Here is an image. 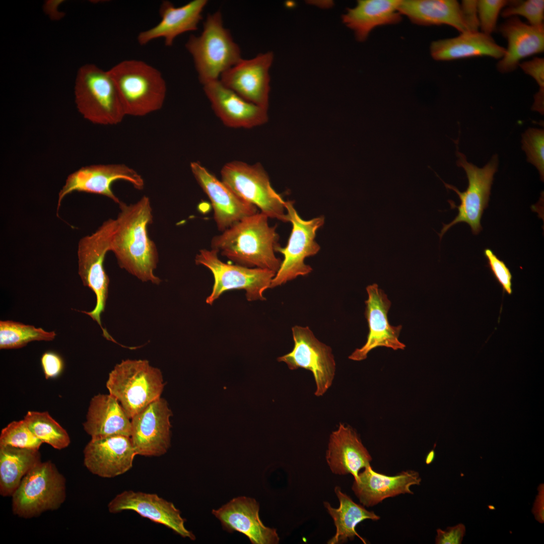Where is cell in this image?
Wrapping results in <instances>:
<instances>
[{"instance_id": "cell-1", "label": "cell", "mask_w": 544, "mask_h": 544, "mask_svg": "<svg viewBox=\"0 0 544 544\" xmlns=\"http://www.w3.org/2000/svg\"><path fill=\"white\" fill-rule=\"evenodd\" d=\"M118 206L110 251L121 268L143 282L160 284L161 279L154 274L159 261L158 250L148 233L153 220L149 197L144 195L128 205L120 201Z\"/></svg>"}, {"instance_id": "cell-2", "label": "cell", "mask_w": 544, "mask_h": 544, "mask_svg": "<svg viewBox=\"0 0 544 544\" xmlns=\"http://www.w3.org/2000/svg\"><path fill=\"white\" fill-rule=\"evenodd\" d=\"M262 212L246 217L211 240V248L235 264L267 269L276 273L282 261L275 254L279 235Z\"/></svg>"}, {"instance_id": "cell-3", "label": "cell", "mask_w": 544, "mask_h": 544, "mask_svg": "<svg viewBox=\"0 0 544 544\" xmlns=\"http://www.w3.org/2000/svg\"><path fill=\"white\" fill-rule=\"evenodd\" d=\"M108 71L126 115L144 116L162 107L166 84L157 69L142 60L128 59L118 63Z\"/></svg>"}, {"instance_id": "cell-4", "label": "cell", "mask_w": 544, "mask_h": 544, "mask_svg": "<svg viewBox=\"0 0 544 544\" xmlns=\"http://www.w3.org/2000/svg\"><path fill=\"white\" fill-rule=\"evenodd\" d=\"M185 47L192 57L202 85L219 80L222 74L242 58L239 46L224 27L220 11L208 15L201 34L190 36Z\"/></svg>"}, {"instance_id": "cell-5", "label": "cell", "mask_w": 544, "mask_h": 544, "mask_svg": "<svg viewBox=\"0 0 544 544\" xmlns=\"http://www.w3.org/2000/svg\"><path fill=\"white\" fill-rule=\"evenodd\" d=\"M77 108L96 124L116 125L126 116L115 83L108 71L86 64L78 71L74 87Z\"/></svg>"}, {"instance_id": "cell-6", "label": "cell", "mask_w": 544, "mask_h": 544, "mask_svg": "<svg viewBox=\"0 0 544 544\" xmlns=\"http://www.w3.org/2000/svg\"><path fill=\"white\" fill-rule=\"evenodd\" d=\"M165 386L162 372L147 360L126 359L117 364L106 382L109 394L131 419L161 397Z\"/></svg>"}, {"instance_id": "cell-7", "label": "cell", "mask_w": 544, "mask_h": 544, "mask_svg": "<svg viewBox=\"0 0 544 544\" xmlns=\"http://www.w3.org/2000/svg\"><path fill=\"white\" fill-rule=\"evenodd\" d=\"M115 220L109 219L91 235L82 237L78 246V273L84 286L89 287L96 295V303L91 311L82 312L90 316L100 325L103 336L108 340L114 339L101 324V314L104 311L108 295L109 279L104 262L110 251Z\"/></svg>"}, {"instance_id": "cell-8", "label": "cell", "mask_w": 544, "mask_h": 544, "mask_svg": "<svg viewBox=\"0 0 544 544\" xmlns=\"http://www.w3.org/2000/svg\"><path fill=\"white\" fill-rule=\"evenodd\" d=\"M66 480L51 461H41L22 479L12 495L13 514L28 519L55 510L66 496Z\"/></svg>"}, {"instance_id": "cell-9", "label": "cell", "mask_w": 544, "mask_h": 544, "mask_svg": "<svg viewBox=\"0 0 544 544\" xmlns=\"http://www.w3.org/2000/svg\"><path fill=\"white\" fill-rule=\"evenodd\" d=\"M456 154L458 158L457 165L464 170L468 184L466 190L461 192L456 187L444 182L440 178L446 188L456 193L460 200V204L458 206H456L452 200H448L451 209L457 208L458 213L450 223L447 224L443 223L441 232L438 233L440 240L449 228L458 223L468 224L474 235L478 234L482 230L481 219L484 210L488 206L494 175L497 171L498 165L497 155L493 156L484 167L479 168L469 163L466 156L459 152L457 146Z\"/></svg>"}, {"instance_id": "cell-10", "label": "cell", "mask_w": 544, "mask_h": 544, "mask_svg": "<svg viewBox=\"0 0 544 544\" xmlns=\"http://www.w3.org/2000/svg\"><path fill=\"white\" fill-rule=\"evenodd\" d=\"M221 175V180L234 192L259 208L268 218L288 222L286 201L272 187L260 164L230 162L222 167Z\"/></svg>"}, {"instance_id": "cell-11", "label": "cell", "mask_w": 544, "mask_h": 544, "mask_svg": "<svg viewBox=\"0 0 544 544\" xmlns=\"http://www.w3.org/2000/svg\"><path fill=\"white\" fill-rule=\"evenodd\" d=\"M218 253L213 249H203L195 257V263L208 268L214 278L212 292L206 299L207 304H212L224 292L235 289L245 290L249 301L265 299L263 292L270 288L276 272L226 263L219 258Z\"/></svg>"}, {"instance_id": "cell-12", "label": "cell", "mask_w": 544, "mask_h": 544, "mask_svg": "<svg viewBox=\"0 0 544 544\" xmlns=\"http://www.w3.org/2000/svg\"><path fill=\"white\" fill-rule=\"evenodd\" d=\"M293 203L292 201H286L288 220L292 224V229L286 246L282 247L279 245L276 248V252L282 254L284 259L270 288L281 286L298 276L311 273L312 268L304 263V259L316 254L320 248L314 239L316 231L324 224V218L320 216L304 220L298 215Z\"/></svg>"}, {"instance_id": "cell-13", "label": "cell", "mask_w": 544, "mask_h": 544, "mask_svg": "<svg viewBox=\"0 0 544 544\" xmlns=\"http://www.w3.org/2000/svg\"><path fill=\"white\" fill-rule=\"evenodd\" d=\"M294 346L290 353L278 358L290 370L301 368L314 376L317 396H322L331 386L335 372V363L330 347L320 342L308 326L292 328Z\"/></svg>"}, {"instance_id": "cell-14", "label": "cell", "mask_w": 544, "mask_h": 544, "mask_svg": "<svg viewBox=\"0 0 544 544\" xmlns=\"http://www.w3.org/2000/svg\"><path fill=\"white\" fill-rule=\"evenodd\" d=\"M118 180L130 183L134 188L142 190L145 182L135 170L124 164H95L86 166L70 174L58 193L57 214L63 198L74 192H83L105 196L118 205L120 199L112 189Z\"/></svg>"}, {"instance_id": "cell-15", "label": "cell", "mask_w": 544, "mask_h": 544, "mask_svg": "<svg viewBox=\"0 0 544 544\" xmlns=\"http://www.w3.org/2000/svg\"><path fill=\"white\" fill-rule=\"evenodd\" d=\"M172 412L167 401L160 397L131 419L130 438L137 455L160 456L171 445Z\"/></svg>"}, {"instance_id": "cell-16", "label": "cell", "mask_w": 544, "mask_h": 544, "mask_svg": "<svg viewBox=\"0 0 544 544\" xmlns=\"http://www.w3.org/2000/svg\"><path fill=\"white\" fill-rule=\"evenodd\" d=\"M274 56L272 52L268 51L252 58H242L222 74L220 81L245 100L267 109L269 69Z\"/></svg>"}, {"instance_id": "cell-17", "label": "cell", "mask_w": 544, "mask_h": 544, "mask_svg": "<svg viewBox=\"0 0 544 544\" xmlns=\"http://www.w3.org/2000/svg\"><path fill=\"white\" fill-rule=\"evenodd\" d=\"M366 291L368 299L365 302V316L369 332L364 346L356 349L349 356L350 359L356 361L366 359L368 353L378 347L403 350L406 347L398 339L402 326H393L389 322L388 313L391 302L387 295L375 283L368 286Z\"/></svg>"}, {"instance_id": "cell-18", "label": "cell", "mask_w": 544, "mask_h": 544, "mask_svg": "<svg viewBox=\"0 0 544 544\" xmlns=\"http://www.w3.org/2000/svg\"><path fill=\"white\" fill-rule=\"evenodd\" d=\"M110 513L125 510L135 512L144 518L163 525L183 538L195 539L193 533L186 528L185 519L172 502L156 494L126 490L117 495L108 504Z\"/></svg>"}, {"instance_id": "cell-19", "label": "cell", "mask_w": 544, "mask_h": 544, "mask_svg": "<svg viewBox=\"0 0 544 544\" xmlns=\"http://www.w3.org/2000/svg\"><path fill=\"white\" fill-rule=\"evenodd\" d=\"M196 182L211 201L214 219L222 232L243 218L258 212L257 208L246 201L222 180H219L198 162L190 164Z\"/></svg>"}, {"instance_id": "cell-20", "label": "cell", "mask_w": 544, "mask_h": 544, "mask_svg": "<svg viewBox=\"0 0 544 544\" xmlns=\"http://www.w3.org/2000/svg\"><path fill=\"white\" fill-rule=\"evenodd\" d=\"M84 464L92 474L112 478L130 470L137 455L130 437L91 439L83 450Z\"/></svg>"}, {"instance_id": "cell-21", "label": "cell", "mask_w": 544, "mask_h": 544, "mask_svg": "<svg viewBox=\"0 0 544 544\" xmlns=\"http://www.w3.org/2000/svg\"><path fill=\"white\" fill-rule=\"evenodd\" d=\"M259 505L253 498L241 496L232 499L212 514L224 530L238 531L253 544H277L280 538L275 528L265 526L259 516Z\"/></svg>"}, {"instance_id": "cell-22", "label": "cell", "mask_w": 544, "mask_h": 544, "mask_svg": "<svg viewBox=\"0 0 544 544\" xmlns=\"http://www.w3.org/2000/svg\"><path fill=\"white\" fill-rule=\"evenodd\" d=\"M216 115L226 126L250 128L265 123L267 109L247 101L217 80L203 85Z\"/></svg>"}, {"instance_id": "cell-23", "label": "cell", "mask_w": 544, "mask_h": 544, "mask_svg": "<svg viewBox=\"0 0 544 544\" xmlns=\"http://www.w3.org/2000/svg\"><path fill=\"white\" fill-rule=\"evenodd\" d=\"M207 3V0H193L175 7L168 1H163L159 9L161 21L151 29L140 32L137 37L138 43L144 45L162 38L166 46H171L179 35L197 30Z\"/></svg>"}, {"instance_id": "cell-24", "label": "cell", "mask_w": 544, "mask_h": 544, "mask_svg": "<svg viewBox=\"0 0 544 544\" xmlns=\"http://www.w3.org/2000/svg\"><path fill=\"white\" fill-rule=\"evenodd\" d=\"M359 472L352 487L360 502L367 507H372L384 499L400 494H413L410 487L420 485L421 478L413 470L402 471L393 476L374 471L371 465Z\"/></svg>"}, {"instance_id": "cell-25", "label": "cell", "mask_w": 544, "mask_h": 544, "mask_svg": "<svg viewBox=\"0 0 544 544\" xmlns=\"http://www.w3.org/2000/svg\"><path fill=\"white\" fill-rule=\"evenodd\" d=\"M508 42L503 57L497 67L502 73L514 71L522 59L544 50V25L526 24L517 17L508 18L499 28Z\"/></svg>"}, {"instance_id": "cell-26", "label": "cell", "mask_w": 544, "mask_h": 544, "mask_svg": "<svg viewBox=\"0 0 544 544\" xmlns=\"http://www.w3.org/2000/svg\"><path fill=\"white\" fill-rule=\"evenodd\" d=\"M326 462L334 474H351L357 478L359 471L370 465L372 457L352 427L340 423L330 435Z\"/></svg>"}, {"instance_id": "cell-27", "label": "cell", "mask_w": 544, "mask_h": 544, "mask_svg": "<svg viewBox=\"0 0 544 544\" xmlns=\"http://www.w3.org/2000/svg\"><path fill=\"white\" fill-rule=\"evenodd\" d=\"M130 420L114 397L98 394L90 400L83 426L93 439L117 435L130 437Z\"/></svg>"}, {"instance_id": "cell-28", "label": "cell", "mask_w": 544, "mask_h": 544, "mask_svg": "<svg viewBox=\"0 0 544 544\" xmlns=\"http://www.w3.org/2000/svg\"><path fill=\"white\" fill-rule=\"evenodd\" d=\"M430 50L433 58L439 61L483 56L501 59L506 53V48L491 35L479 31H465L455 37L434 41Z\"/></svg>"}, {"instance_id": "cell-29", "label": "cell", "mask_w": 544, "mask_h": 544, "mask_svg": "<svg viewBox=\"0 0 544 544\" xmlns=\"http://www.w3.org/2000/svg\"><path fill=\"white\" fill-rule=\"evenodd\" d=\"M399 3L400 0H359L342 15V22L353 31L358 41L363 42L375 28L401 21Z\"/></svg>"}, {"instance_id": "cell-30", "label": "cell", "mask_w": 544, "mask_h": 544, "mask_svg": "<svg viewBox=\"0 0 544 544\" xmlns=\"http://www.w3.org/2000/svg\"><path fill=\"white\" fill-rule=\"evenodd\" d=\"M398 11L417 25H447L460 33L467 31L455 0H400Z\"/></svg>"}, {"instance_id": "cell-31", "label": "cell", "mask_w": 544, "mask_h": 544, "mask_svg": "<svg viewBox=\"0 0 544 544\" xmlns=\"http://www.w3.org/2000/svg\"><path fill=\"white\" fill-rule=\"evenodd\" d=\"M334 491L339 502V507L334 508L328 502H324L336 527L335 535L327 543H343L357 536L363 543H366L364 538L357 532L356 527L365 519L378 520L380 519V516L373 511L367 510L363 506L356 503L349 496L342 492L339 487H335Z\"/></svg>"}, {"instance_id": "cell-32", "label": "cell", "mask_w": 544, "mask_h": 544, "mask_svg": "<svg viewBox=\"0 0 544 544\" xmlns=\"http://www.w3.org/2000/svg\"><path fill=\"white\" fill-rule=\"evenodd\" d=\"M39 450L0 446V494L12 496L23 477L40 462Z\"/></svg>"}, {"instance_id": "cell-33", "label": "cell", "mask_w": 544, "mask_h": 544, "mask_svg": "<svg viewBox=\"0 0 544 544\" xmlns=\"http://www.w3.org/2000/svg\"><path fill=\"white\" fill-rule=\"evenodd\" d=\"M24 420L42 443H47L58 450L64 449L70 444L66 431L47 412L29 411Z\"/></svg>"}, {"instance_id": "cell-34", "label": "cell", "mask_w": 544, "mask_h": 544, "mask_svg": "<svg viewBox=\"0 0 544 544\" xmlns=\"http://www.w3.org/2000/svg\"><path fill=\"white\" fill-rule=\"evenodd\" d=\"M55 331L11 320L0 321V349H13L25 347L32 341H51Z\"/></svg>"}, {"instance_id": "cell-35", "label": "cell", "mask_w": 544, "mask_h": 544, "mask_svg": "<svg viewBox=\"0 0 544 544\" xmlns=\"http://www.w3.org/2000/svg\"><path fill=\"white\" fill-rule=\"evenodd\" d=\"M42 444L24 419L12 422L1 431L0 446H10L39 450Z\"/></svg>"}, {"instance_id": "cell-36", "label": "cell", "mask_w": 544, "mask_h": 544, "mask_svg": "<svg viewBox=\"0 0 544 544\" xmlns=\"http://www.w3.org/2000/svg\"><path fill=\"white\" fill-rule=\"evenodd\" d=\"M521 16L533 26L543 25L544 1H510L501 11V16L508 18Z\"/></svg>"}, {"instance_id": "cell-37", "label": "cell", "mask_w": 544, "mask_h": 544, "mask_svg": "<svg viewBox=\"0 0 544 544\" xmlns=\"http://www.w3.org/2000/svg\"><path fill=\"white\" fill-rule=\"evenodd\" d=\"M522 149L527 161L538 170L540 179L544 178V131L543 129L529 128L522 135Z\"/></svg>"}, {"instance_id": "cell-38", "label": "cell", "mask_w": 544, "mask_h": 544, "mask_svg": "<svg viewBox=\"0 0 544 544\" xmlns=\"http://www.w3.org/2000/svg\"><path fill=\"white\" fill-rule=\"evenodd\" d=\"M505 0L478 1V12L481 32L491 35L496 29L498 16L508 4Z\"/></svg>"}, {"instance_id": "cell-39", "label": "cell", "mask_w": 544, "mask_h": 544, "mask_svg": "<svg viewBox=\"0 0 544 544\" xmlns=\"http://www.w3.org/2000/svg\"><path fill=\"white\" fill-rule=\"evenodd\" d=\"M523 72L530 76L538 85L539 91L534 96L533 110L541 114L544 111V59L535 57L531 60L520 62L518 65Z\"/></svg>"}, {"instance_id": "cell-40", "label": "cell", "mask_w": 544, "mask_h": 544, "mask_svg": "<svg viewBox=\"0 0 544 544\" xmlns=\"http://www.w3.org/2000/svg\"><path fill=\"white\" fill-rule=\"evenodd\" d=\"M484 253L491 272L501 286L503 291L508 295H511L512 275L510 269L505 262L500 259L491 249L486 248Z\"/></svg>"}, {"instance_id": "cell-41", "label": "cell", "mask_w": 544, "mask_h": 544, "mask_svg": "<svg viewBox=\"0 0 544 544\" xmlns=\"http://www.w3.org/2000/svg\"><path fill=\"white\" fill-rule=\"evenodd\" d=\"M478 1L464 0L460 4L463 21L467 31H479L480 23L478 12Z\"/></svg>"}, {"instance_id": "cell-42", "label": "cell", "mask_w": 544, "mask_h": 544, "mask_svg": "<svg viewBox=\"0 0 544 544\" xmlns=\"http://www.w3.org/2000/svg\"><path fill=\"white\" fill-rule=\"evenodd\" d=\"M41 364L46 379L58 376L64 367L63 361L61 357L51 351L46 352L42 355Z\"/></svg>"}, {"instance_id": "cell-43", "label": "cell", "mask_w": 544, "mask_h": 544, "mask_svg": "<svg viewBox=\"0 0 544 544\" xmlns=\"http://www.w3.org/2000/svg\"><path fill=\"white\" fill-rule=\"evenodd\" d=\"M435 543L437 544H460L465 534V527L462 523L448 527L445 530L437 529Z\"/></svg>"}, {"instance_id": "cell-44", "label": "cell", "mask_w": 544, "mask_h": 544, "mask_svg": "<svg viewBox=\"0 0 544 544\" xmlns=\"http://www.w3.org/2000/svg\"><path fill=\"white\" fill-rule=\"evenodd\" d=\"M538 494L536 497L532 512L535 519L539 522H544V486L539 485L537 488Z\"/></svg>"}, {"instance_id": "cell-45", "label": "cell", "mask_w": 544, "mask_h": 544, "mask_svg": "<svg viewBox=\"0 0 544 544\" xmlns=\"http://www.w3.org/2000/svg\"><path fill=\"white\" fill-rule=\"evenodd\" d=\"M62 1H50L47 2L44 5V10L46 13L49 16L50 18L55 19H58L60 17H62V15L57 10L59 4H60Z\"/></svg>"}, {"instance_id": "cell-46", "label": "cell", "mask_w": 544, "mask_h": 544, "mask_svg": "<svg viewBox=\"0 0 544 544\" xmlns=\"http://www.w3.org/2000/svg\"><path fill=\"white\" fill-rule=\"evenodd\" d=\"M428 458L427 461H428V463H430L431 462H432L433 461V460L434 459V450H432L430 452V453L428 455Z\"/></svg>"}]
</instances>
